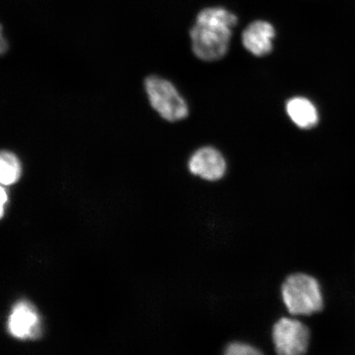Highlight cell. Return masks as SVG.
<instances>
[{
  "instance_id": "8",
  "label": "cell",
  "mask_w": 355,
  "mask_h": 355,
  "mask_svg": "<svg viewBox=\"0 0 355 355\" xmlns=\"http://www.w3.org/2000/svg\"><path fill=\"white\" fill-rule=\"evenodd\" d=\"M286 110L288 118L301 130H309L318 125L319 115L317 107L305 97L295 96L288 100Z\"/></svg>"
},
{
  "instance_id": "11",
  "label": "cell",
  "mask_w": 355,
  "mask_h": 355,
  "mask_svg": "<svg viewBox=\"0 0 355 355\" xmlns=\"http://www.w3.org/2000/svg\"><path fill=\"white\" fill-rule=\"evenodd\" d=\"M8 193L7 192V190L6 187H3L2 186L1 187V217L3 218L4 215V211H6V207L8 202Z\"/></svg>"
},
{
  "instance_id": "3",
  "label": "cell",
  "mask_w": 355,
  "mask_h": 355,
  "mask_svg": "<svg viewBox=\"0 0 355 355\" xmlns=\"http://www.w3.org/2000/svg\"><path fill=\"white\" fill-rule=\"evenodd\" d=\"M146 95L153 108L168 122H179L188 117L187 102L168 80L150 75L145 79Z\"/></svg>"
},
{
  "instance_id": "7",
  "label": "cell",
  "mask_w": 355,
  "mask_h": 355,
  "mask_svg": "<svg viewBox=\"0 0 355 355\" xmlns=\"http://www.w3.org/2000/svg\"><path fill=\"white\" fill-rule=\"evenodd\" d=\"M188 167L191 174L215 182L225 176L227 164L220 150L212 146H203L191 155Z\"/></svg>"
},
{
  "instance_id": "10",
  "label": "cell",
  "mask_w": 355,
  "mask_h": 355,
  "mask_svg": "<svg viewBox=\"0 0 355 355\" xmlns=\"http://www.w3.org/2000/svg\"><path fill=\"white\" fill-rule=\"evenodd\" d=\"M224 355H265L260 349L252 345L239 343H230L226 346Z\"/></svg>"
},
{
  "instance_id": "2",
  "label": "cell",
  "mask_w": 355,
  "mask_h": 355,
  "mask_svg": "<svg viewBox=\"0 0 355 355\" xmlns=\"http://www.w3.org/2000/svg\"><path fill=\"white\" fill-rule=\"evenodd\" d=\"M284 304L293 316H310L321 312L323 295L316 278L305 273L288 276L282 287Z\"/></svg>"
},
{
  "instance_id": "6",
  "label": "cell",
  "mask_w": 355,
  "mask_h": 355,
  "mask_svg": "<svg viewBox=\"0 0 355 355\" xmlns=\"http://www.w3.org/2000/svg\"><path fill=\"white\" fill-rule=\"evenodd\" d=\"M277 30L272 21L255 19L248 24L241 33L242 46L252 55L263 58L272 54Z\"/></svg>"
},
{
  "instance_id": "4",
  "label": "cell",
  "mask_w": 355,
  "mask_h": 355,
  "mask_svg": "<svg viewBox=\"0 0 355 355\" xmlns=\"http://www.w3.org/2000/svg\"><path fill=\"white\" fill-rule=\"evenodd\" d=\"M272 341L278 355H305L310 343L309 328L292 318H282L272 327Z\"/></svg>"
},
{
  "instance_id": "9",
  "label": "cell",
  "mask_w": 355,
  "mask_h": 355,
  "mask_svg": "<svg viewBox=\"0 0 355 355\" xmlns=\"http://www.w3.org/2000/svg\"><path fill=\"white\" fill-rule=\"evenodd\" d=\"M21 164L17 155L10 150H3L0 155V182L3 187H10L19 181Z\"/></svg>"
},
{
  "instance_id": "12",
  "label": "cell",
  "mask_w": 355,
  "mask_h": 355,
  "mask_svg": "<svg viewBox=\"0 0 355 355\" xmlns=\"http://www.w3.org/2000/svg\"><path fill=\"white\" fill-rule=\"evenodd\" d=\"M1 41H0V52H1V55L6 54V53L8 50V43L6 38H4L3 26L1 28Z\"/></svg>"
},
{
  "instance_id": "5",
  "label": "cell",
  "mask_w": 355,
  "mask_h": 355,
  "mask_svg": "<svg viewBox=\"0 0 355 355\" xmlns=\"http://www.w3.org/2000/svg\"><path fill=\"white\" fill-rule=\"evenodd\" d=\"M8 331L15 338L34 340L42 336V323L37 309L26 300L17 302L8 318Z\"/></svg>"
},
{
  "instance_id": "1",
  "label": "cell",
  "mask_w": 355,
  "mask_h": 355,
  "mask_svg": "<svg viewBox=\"0 0 355 355\" xmlns=\"http://www.w3.org/2000/svg\"><path fill=\"white\" fill-rule=\"evenodd\" d=\"M239 21L236 13L228 8H202L197 13L189 33L193 55L204 62L223 59L228 54Z\"/></svg>"
}]
</instances>
